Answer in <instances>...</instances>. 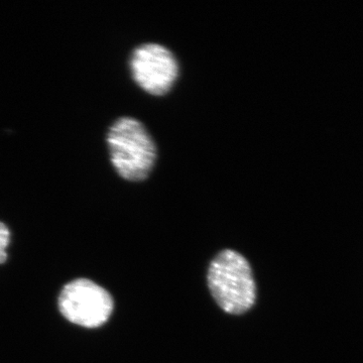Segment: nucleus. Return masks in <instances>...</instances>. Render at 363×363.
<instances>
[{
  "mask_svg": "<svg viewBox=\"0 0 363 363\" xmlns=\"http://www.w3.org/2000/svg\"><path fill=\"white\" fill-rule=\"evenodd\" d=\"M107 143L119 175L135 182L147 178L156 162L157 150L142 123L133 117H121L109 128Z\"/></svg>",
  "mask_w": 363,
  "mask_h": 363,
  "instance_id": "nucleus-1",
  "label": "nucleus"
},
{
  "mask_svg": "<svg viewBox=\"0 0 363 363\" xmlns=\"http://www.w3.org/2000/svg\"><path fill=\"white\" fill-rule=\"evenodd\" d=\"M208 285L217 304L229 314H242L255 304L257 289L252 267L234 250H223L212 260Z\"/></svg>",
  "mask_w": 363,
  "mask_h": 363,
  "instance_id": "nucleus-2",
  "label": "nucleus"
},
{
  "mask_svg": "<svg viewBox=\"0 0 363 363\" xmlns=\"http://www.w3.org/2000/svg\"><path fill=\"white\" fill-rule=\"evenodd\" d=\"M59 309L71 323L97 328L108 321L113 311L111 294L94 281L78 279L64 286Z\"/></svg>",
  "mask_w": 363,
  "mask_h": 363,
  "instance_id": "nucleus-3",
  "label": "nucleus"
},
{
  "mask_svg": "<svg viewBox=\"0 0 363 363\" xmlns=\"http://www.w3.org/2000/svg\"><path fill=\"white\" fill-rule=\"evenodd\" d=\"M130 70L135 82L156 96L167 94L179 75V66L174 55L157 44L136 48L131 55Z\"/></svg>",
  "mask_w": 363,
  "mask_h": 363,
  "instance_id": "nucleus-4",
  "label": "nucleus"
},
{
  "mask_svg": "<svg viewBox=\"0 0 363 363\" xmlns=\"http://www.w3.org/2000/svg\"><path fill=\"white\" fill-rule=\"evenodd\" d=\"M11 241V233L6 224L0 222V264H4L7 259L6 250Z\"/></svg>",
  "mask_w": 363,
  "mask_h": 363,
  "instance_id": "nucleus-5",
  "label": "nucleus"
}]
</instances>
